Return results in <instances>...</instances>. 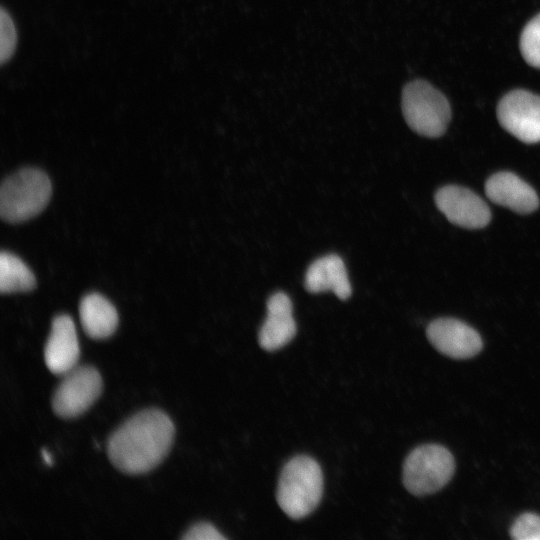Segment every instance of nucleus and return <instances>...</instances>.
<instances>
[{
  "mask_svg": "<svg viewBox=\"0 0 540 540\" xmlns=\"http://www.w3.org/2000/svg\"><path fill=\"white\" fill-rule=\"evenodd\" d=\"M79 359V344L73 320L65 314L54 317L44 347L47 368L56 375H64Z\"/></svg>",
  "mask_w": 540,
  "mask_h": 540,
  "instance_id": "9d476101",
  "label": "nucleus"
},
{
  "mask_svg": "<svg viewBox=\"0 0 540 540\" xmlns=\"http://www.w3.org/2000/svg\"><path fill=\"white\" fill-rule=\"evenodd\" d=\"M520 50L530 66L540 68V13L524 27L520 37Z\"/></svg>",
  "mask_w": 540,
  "mask_h": 540,
  "instance_id": "dca6fc26",
  "label": "nucleus"
},
{
  "mask_svg": "<svg viewBox=\"0 0 540 540\" xmlns=\"http://www.w3.org/2000/svg\"><path fill=\"white\" fill-rule=\"evenodd\" d=\"M297 331L293 305L288 295L277 292L267 301V315L258 334L262 349L272 352L287 345Z\"/></svg>",
  "mask_w": 540,
  "mask_h": 540,
  "instance_id": "9b49d317",
  "label": "nucleus"
},
{
  "mask_svg": "<svg viewBox=\"0 0 540 540\" xmlns=\"http://www.w3.org/2000/svg\"><path fill=\"white\" fill-rule=\"evenodd\" d=\"M174 433V425L165 412L157 408L142 410L110 435L108 457L123 473H146L166 457Z\"/></svg>",
  "mask_w": 540,
  "mask_h": 540,
  "instance_id": "f257e3e1",
  "label": "nucleus"
},
{
  "mask_svg": "<svg viewBox=\"0 0 540 540\" xmlns=\"http://www.w3.org/2000/svg\"><path fill=\"white\" fill-rule=\"evenodd\" d=\"M510 535L515 540H540V516L522 514L512 525Z\"/></svg>",
  "mask_w": 540,
  "mask_h": 540,
  "instance_id": "a211bd4d",
  "label": "nucleus"
},
{
  "mask_svg": "<svg viewBox=\"0 0 540 540\" xmlns=\"http://www.w3.org/2000/svg\"><path fill=\"white\" fill-rule=\"evenodd\" d=\"M17 42L16 28L10 14L4 9L0 12V60L5 63L13 55Z\"/></svg>",
  "mask_w": 540,
  "mask_h": 540,
  "instance_id": "f3484780",
  "label": "nucleus"
},
{
  "mask_svg": "<svg viewBox=\"0 0 540 540\" xmlns=\"http://www.w3.org/2000/svg\"><path fill=\"white\" fill-rule=\"evenodd\" d=\"M52 186L41 170L24 168L6 178L0 190V214L4 221L19 223L39 214L47 205Z\"/></svg>",
  "mask_w": 540,
  "mask_h": 540,
  "instance_id": "7ed1b4c3",
  "label": "nucleus"
},
{
  "mask_svg": "<svg viewBox=\"0 0 540 540\" xmlns=\"http://www.w3.org/2000/svg\"><path fill=\"white\" fill-rule=\"evenodd\" d=\"M102 378L96 368L75 366L63 375L52 397L54 413L65 419L83 414L99 397Z\"/></svg>",
  "mask_w": 540,
  "mask_h": 540,
  "instance_id": "423d86ee",
  "label": "nucleus"
},
{
  "mask_svg": "<svg viewBox=\"0 0 540 540\" xmlns=\"http://www.w3.org/2000/svg\"><path fill=\"white\" fill-rule=\"evenodd\" d=\"M402 112L414 132L430 138L443 135L451 118L446 97L424 80H414L404 87Z\"/></svg>",
  "mask_w": 540,
  "mask_h": 540,
  "instance_id": "20e7f679",
  "label": "nucleus"
},
{
  "mask_svg": "<svg viewBox=\"0 0 540 540\" xmlns=\"http://www.w3.org/2000/svg\"><path fill=\"white\" fill-rule=\"evenodd\" d=\"M185 540H223L225 537L210 523L200 522L191 526L182 536Z\"/></svg>",
  "mask_w": 540,
  "mask_h": 540,
  "instance_id": "6ab92c4d",
  "label": "nucleus"
},
{
  "mask_svg": "<svg viewBox=\"0 0 540 540\" xmlns=\"http://www.w3.org/2000/svg\"><path fill=\"white\" fill-rule=\"evenodd\" d=\"M79 315L85 333L93 339L108 338L118 325L115 307L98 293L87 294L82 298Z\"/></svg>",
  "mask_w": 540,
  "mask_h": 540,
  "instance_id": "4468645a",
  "label": "nucleus"
},
{
  "mask_svg": "<svg viewBox=\"0 0 540 540\" xmlns=\"http://www.w3.org/2000/svg\"><path fill=\"white\" fill-rule=\"evenodd\" d=\"M36 279L29 267L17 256L2 251L0 255V290L3 294L34 289Z\"/></svg>",
  "mask_w": 540,
  "mask_h": 540,
  "instance_id": "2eb2a0df",
  "label": "nucleus"
},
{
  "mask_svg": "<svg viewBox=\"0 0 540 540\" xmlns=\"http://www.w3.org/2000/svg\"><path fill=\"white\" fill-rule=\"evenodd\" d=\"M497 117L501 126L522 142H540V96L526 90H513L499 102Z\"/></svg>",
  "mask_w": 540,
  "mask_h": 540,
  "instance_id": "0eeeda50",
  "label": "nucleus"
},
{
  "mask_svg": "<svg viewBox=\"0 0 540 540\" xmlns=\"http://www.w3.org/2000/svg\"><path fill=\"white\" fill-rule=\"evenodd\" d=\"M486 196L495 204L519 214H529L539 206L536 191L512 172L501 171L485 183Z\"/></svg>",
  "mask_w": 540,
  "mask_h": 540,
  "instance_id": "f8f14e48",
  "label": "nucleus"
},
{
  "mask_svg": "<svg viewBox=\"0 0 540 540\" xmlns=\"http://www.w3.org/2000/svg\"><path fill=\"white\" fill-rule=\"evenodd\" d=\"M455 462L443 446L422 445L410 452L403 464V483L416 496L437 492L452 478Z\"/></svg>",
  "mask_w": 540,
  "mask_h": 540,
  "instance_id": "39448f33",
  "label": "nucleus"
},
{
  "mask_svg": "<svg viewBox=\"0 0 540 540\" xmlns=\"http://www.w3.org/2000/svg\"><path fill=\"white\" fill-rule=\"evenodd\" d=\"M430 343L442 354L454 359H467L482 349L478 332L466 323L453 318L432 321L426 330Z\"/></svg>",
  "mask_w": 540,
  "mask_h": 540,
  "instance_id": "1a4fd4ad",
  "label": "nucleus"
},
{
  "mask_svg": "<svg viewBox=\"0 0 540 540\" xmlns=\"http://www.w3.org/2000/svg\"><path fill=\"white\" fill-rule=\"evenodd\" d=\"M304 285L310 293L332 291L341 300L348 299L352 293L345 264L335 254L316 259L306 271Z\"/></svg>",
  "mask_w": 540,
  "mask_h": 540,
  "instance_id": "ddd939ff",
  "label": "nucleus"
},
{
  "mask_svg": "<svg viewBox=\"0 0 540 540\" xmlns=\"http://www.w3.org/2000/svg\"><path fill=\"white\" fill-rule=\"evenodd\" d=\"M323 493L320 465L306 455L295 456L283 467L277 487V502L292 519L308 516L318 506Z\"/></svg>",
  "mask_w": 540,
  "mask_h": 540,
  "instance_id": "f03ea898",
  "label": "nucleus"
},
{
  "mask_svg": "<svg viewBox=\"0 0 540 540\" xmlns=\"http://www.w3.org/2000/svg\"><path fill=\"white\" fill-rule=\"evenodd\" d=\"M42 455H43L45 463L48 464V465H51L52 464V461H51L52 459H51L49 453L47 451H45V450H42Z\"/></svg>",
  "mask_w": 540,
  "mask_h": 540,
  "instance_id": "aec40b11",
  "label": "nucleus"
},
{
  "mask_svg": "<svg viewBox=\"0 0 540 540\" xmlns=\"http://www.w3.org/2000/svg\"><path fill=\"white\" fill-rule=\"evenodd\" d=\"M438 209L453 224L468 228L485 227L491 219L486 202L473 191L458 185H447L435 194Z\"/></svg>",
  "mask_w": 540,
  "mask_h": 540,
  "instance_id": "6e6552de",
  "label": "nucleus"
}]
</instances>
